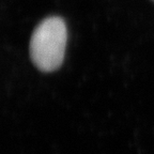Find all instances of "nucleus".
Here are the masks:
<instances>
[{"instance_id": "f257e3e1", "label": "nucleus", "mask_w": 154, "mask_h": 154, "mask_svg": "<svg viewBox=\"0 0 154 154\" xmlns=\"http://www.w3.org/2000/svg\"><path fill=\"white\" fill-rule=\"evenodd\" d=\"M67 41L66 25L61 17L42 20L30 40V57L42 72H53L61 66Z\"/></svg>"}, {"instance_id": "f03ea898", "label": "nucleus", "mask_w": 154, "mask_h": 154, "mask_svg": "<svg viewBox=\"0 0 154 154\" xmlns=\"http://www.w3.org/2000/svg\"><path fill=\"white\" fill-rule=\"evenodd\" d=\"M153 1H154V0H153Z\"/></svg>"}]
</instances>
